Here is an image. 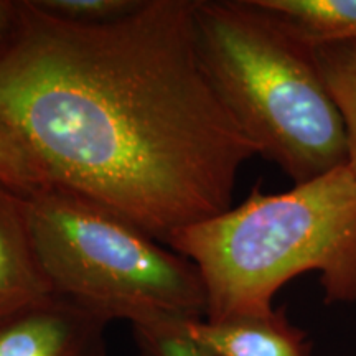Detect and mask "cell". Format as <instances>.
<instances>
[{
  "label": "cell",
  "mask_w": 356,
  "mask_h": 356,
  "mask_svg": "<svg viewBox=\"0 0 356 356\" xmlns=\"http://www.w3.org/2000/svg\"><path fill=\"white\" fill-rule=\"evenodd\" d=\"M317 53L325 81L343 119L346 165L356 175V43L320 44Z\"/></svg>",
  "instance_id": "obj_9"
},
{
  "label": "cell",
  "mask_w": 356,
  "mask_h": 356,
  "mask_svg": "<svg viewBox=\"0 0 356 356\" xmlns=\"http://www.w3.org/2000/svg\"><path fill=\"white\" fill-rule=\"evenodd\" d=\"M191 12L204 70L259 155L293 185L348 163L317 47L257 0H193Z\"/></svg>",
  "instance_id": "obj_3"
},
{
  "label": "cell",
  "mask_w": 356,
  "mask_h": 356,
  "mask_svg": "<svg viewBox=\"0 0 356 356\" xmlns=\"http://www.w3.org/2000/svg\"><path fill=\"white\" fill-rule=\"evenodd\" d=\"M186 322L160 320L132 325L136 356H215L190 335Z\"/></svg>",
  "instance_id": "obj_10"
},
{
  "label": "cell",
  "mask_w": 356,
  "mask_h": 356,
  "mask_svg": "<svg viewBox=\"0 0 356 356\" xmlns=\"http://www.w3.org/2000/svg\"><path fill=\"white\" fill-rule=\"evenodd\" d=\"M20 2L13 0H0V48L6 44L10 35L15 30L17 20H19Z\"/></svg>",
  "instance_id": "obj_13"
},
{
  "label": "cell",
  "mask_w": 356,
  "mask_h": 356,
  "mask_svg": "<svg viewBox=\"0 0 356 356\" xmlns=\"http://www.w3.org/2000/svg\"><path fill=\"white\" fill-rule=\"evenodd\" d=\"M168 246L200 270L210 322L270 314L307 273L320 274L325 304H356V175L345 165L280 193L254 190Z\"/></svg>",
  "instance_id": "obj_2"
},
{
  "label": "cell",
  "mask_w": 356,
  "mask_h": 356,
  "mask_svg": "<svg viewBox=\"0 0 356 356\" xmlns=\"http://www.w3.org/2000/svg\"><path fill=\"white\" fill-rule=\"evenodd\" d=\"M51 293L30 239L24 198L0 184V320Z\"/></svg>",
  "instance_id": "obj_7"
},
{
  "label": "cell",
  "mask_w": 356,
  "mask_h": 356,
  "mask_svg": "<svg viewBox=\"0 0 356 356\" xmlns=\"http://www.w3.org/2000/svg\"><path fill=\"white\" fill-rule=\"evenodd\" d=\"M186 330L215 356H312L305 332L284 310L220 322L188 320Z\"/></svg>",
  "instance_id": "obj_6"
},
{
  "label": "cell",
  "mask_w": 356,
  "mask_h": 356,
  "mask_svg": "<svg viewBox=\"0 0 356 356\" xmlns=\"http://www.w3.org/2000/svg\"><path fill=\"white\" fill-rule=\"evenodd\" d=\"M296 26L314 47L356 43V0H257Z\"/></svg>",
  "instance_id": "obj_8"
},
{
  "label": "cell",
  "mask_w": 356,
  "mask_h": 356,
  "mask_svg": "<svg viewBox=\"0 0 356 356\" xmlns=\"http://www.w3.org/2000/svg\"><path fill=\"white\" fill-rule=\"evenodd\" d=\"M191 7L76 24L22 0L0 48V122L48 181L165 244L228 211L259 155L204 70Z\"/></svg>",
  "instance_id": "obj_1"
},
{
  "label": "cell",
  "mask_w": 356,
  "mask_h": 356,
  "mask_svg": "<svg viewBox=\"0 0 356 356\" xmlns=\"http://www.w3.org/2000/svg\"><path fill=\"white\" fill-rule=\"evenodd\" d=\"M108 323L51 293L0 320V356H106Z\"/></svg>",
  "instance_id": "obj_5"
},
{
  "label": "cell",
  "mask_w": 356,
  "mask_h": 356,
  "mask_svg": "<svg viewBox=\"0 0 356 356\" xmlns=\"http://www.w3.org/2000/svg\"><path fill=\"white\" fill-rule=\"evenodd\" d=\"M144 0H35L42 10L76 24H106L129 15Z\"/></svg>",
  "instance_id": "obj_12"
},
{
  "label": "cell",
  "mask_w": 356,
  "mask_h": 356,
  "mask_svg": "<svg viewBox=\"0 0 356 356\" xmlns=\"http://www.w3.org/2000/svg\"><path fill=\"white\" fill-rule=\"evenodd\" d=\"M0 184L26 197L53 186L32 155L8 129L0 122Z\"/></svg>",
  "instance_id": "obj_11"
},
{
  "label": "cell",
  "mask_w": 356,
  "mask_h": 356,
  "mask_svg": "<svg viewBox=\"0 0 356 356\" xmlns=\"http://www.w3.org/2000/svg\"><path fill=\"white\" fill-rule=\"evenodd\" d=\"M22 198L33 251L58 296L108 322L204 318V284L188 257L58 186Z\"/></svg>",
  "instance_id": "obj_4"
}]
</instances>
